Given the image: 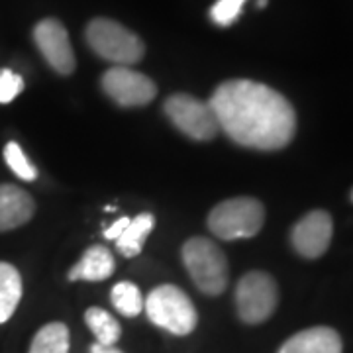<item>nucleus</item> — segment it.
Here are the masks:
<instances>
[{
    "label": "nucleus",
    "instance_id": "1",
    "mask_svg": "<svg viewBox=\"0 0 353 353\" xmlns=\"http://www.w3.org/2000/svg\"><path fill=\"white\" fill-rule=\"evenodd\" d=\"M218 126L243 148L275 152L294 138L296 116L290 102L275 88L248 79L226 81L208 102Z\"/></svg>",
    "mask_w": 353,
    "mask_h": 353
},
{
    "label": "nucleus",
    "instance_id": "2",
    "mask_svg": "<svg viewBox=\"0 0 353 353\" xmlns=\"http://www.w3.org/2000/svg\"><path fill=\"white\" fill-rule=\"evenodd\" d=\"M145 314L155 326L167 330L175 336H189L196 328L199 316L194 304L185 290L175 285H161L153 289L145 303Z\"/></svg>",
    "mask_w": 353,
    "mask_h": 353
},
{
    "label": "nucleus",
    "instance_id": "3",
    "mask_svg": "<svg viewBox=\"0 0 353 353\" xmlns=\"http://www.w3.org/2000/svg\"><path fill=\"white\" fill-rule=\"evenodd\" d=\"M183 263L190 279L204 294L216 296L228 287L226 255L214 241L192 238L183 245Z\"/></svg>",
    "mask_w": 353,
    "mask_h": 353
},
{
    "label": "nucleus",
    "instance_id": "4",
    "mask_svg": "<svg viewBox=\"0 0 353 353\" xmlns=\"http://www.w3.org/2000/svg\"><path fill=\"white\" fill-rule=\"evenodd\" d=\"M87 41L102 59L122 67L138 63L145 51L143 41L134 32L108 18H97L87 26Z\"/></svg>",
    "mask_w": 353,
    "mask_h": 353
},
{
    "label": "nucleus",
    "instance_id": "5",
    "mask_svg": "<svg viewBox=\"0 0 353 353\" xmlns=\"http://www.w3.org/2000/svg\"><path fill=\"white\" fill-rule=\"evenodd\" d=\"M265 220L263 204L257 199L238 196L220 202L208 214L210 232L222 240H241L253 238Z\"/></svg>",
    "mask_w": 353,
    "mask_h": 353
},
{
    "label": "nucleus",
    "instance_id": "6",
    "mask_svg": "<svg viewBox=\"0 0 353 353\" xmlns=\"http://www.w3.org/2000/svg\"><path fill=\"white\" fill-rule=\"evenodd\" d=\"M279 289L275 279L263 271L243 275L236 287V308L245 324H261L275 312Z\"/></svg>",
    "mask_w": 353,
    "mask_h": 353
},
{
    "label": "nucleus",
    "instance_id": "7",
    "mask_svg": "<svg viewBox=\"0 0 353 353\" xmlns=\"http://www.w3.org/2000/svg\"><path fill=\"white\" fill-rule=\"evenodd\" d=\"M165 114L185 136L199 141H208L218 134V120L210 104L199 101L190 94L176 92L165 101Z\"/></svg>",
    "mask_w": 353,
    "mask_h": 353
},
{
    "label": "nucleus",
    "instance_id": "8",
    "mask_svg": "<svg viewBox=\"0 0 353 353\" xmlns=\"http://www.w3.org/2000/svg\"><path fill=\"white\" fill-rule=\"evenodd\" d=\"M101 83L104 92L120 106H143L150 104L157 94V87L150 77L122 65L108 69L102 75Z\"/></svg>",
    "mask_w": 353,
    "mask_h": 353
},
{
    "label": "nucleus",
    "instance_id": "9",
    "mask_svg": "<svg viewBox=\"0 0 353 353\" xmlns=\"http://www.w3.org/2000/svg\"><path fill=\"white\" fill-rule=\"evenodd\" d=\"M34 41L41 51V55L46 57V61L59 75H71L75 71V51L71 48L65 26L59 20L55 18L41 20L34 28Z\"/></svg>",
    "mask_w": 353,
    "mask_h": 353
},
{
    "label": "nucleus",
    "instance_id": "10",
    "mask_svg": "<svg viewBox=\"0 0 353 353\" xmlns=\"http://www.w3.org/2000/svg\"><path fill=\"white\" fill-rule=\"evenodd\" d=\"M332 234H334L332 216L324 210H314V212L303 216L294 224L290 241H292L294 250L303 257L316 259V257L324 255L330 248Z\"/></svg>",
    "mask_w": 353,
    "mask_h": 353
},
{
    "label": "nucleus",
    "instance_id": "11",
    "mask_svg": "<svg viewBox=\"0 0 353 353\" xmlns=\"http://www.w3.org/2000/svg\"><path fill=\"white\" fill-rule=\"evenodd\" d=\"M340 334L328 326H314L294 334L281 345L279 353H341Z\"/></svg>",
    "mask_w": 353,
    "mask_h": 353
},
{
    "label": "nucleus",
    "instance_id": "12",
    "mask_svg": "<svg viewBox=\"0 0 353 353\" xmlns=\"http://www.w3.org/2000/svg\"><path fill=\"white\" fill-rule=\"evenodd\" d=\"M36 204L20 187L0 185V232L24 226L34 216Z\"/></svg>",
    "mask_w": 353,
    "mask_h": 353
},
{
    "label": "nucleus",
    "instance_id": "13",
    "mask_svg": "<svg viewBox=\"0 0 353 353\" xmlns=\"http://www.w3.org/2000/svg\"><path fill=\"white\" fill-rule=\"evenodd\" d=\"M116 261L104 245L88 248L81 261L69 271V281H104L114 273Z\"/></svg>",
    "mask_w": 353,
    "mask_h": 353
},
{
    "label": "nucleus",
    "instance_id": "14",
    "mask_svg": "<svg viewBox=\"0 0 353 353\" xmlns=\"http://www.w3.org/2000/svg\"><path fill=\"white\" fill-rule=\"evenodd\" d=\"M22 301V277L14 265L0 261V324L8 322Z\"/></svg>",
    "mask_w": 353,
    "mask_h": 353
},
{
    "label": "nucleus",
    "instance_id": "15",
    "mask_svg": "<svg viewBox=\"0 0 353 353\" xmlns=\"http://www.w3.org/2000/svg\"><path fill=\"white\" fill-rule=\"evenodd\" d=\"M155 226V218L153 214H139L130 220L128 228L122 232V236L116 240V248L124 257H136L141 252L143 241L148 240V236L152 234Z\"/></svg>",
    "mask_w": 353,
    "mask_h": 353
},
{
    "label": "nucleus",
    "instance_id": "16",
    "mask_svg": "<svg viewBox=\"0 0 353 353\" xmlns=\"http://www.w3.org/2000/svg\"><path fill=\"white\" fill-rule=\"evenodd\" d=\"M30 353H69V328L61 322H51L38 330Z\"/></svg>",
    "mask_w": 353,
    "mask_h": 353
},
{
    "label": "nucleus",
    "instance_id": "17",
    "mask_svg": "<svg viewBox=\"0 0 353 353\" xmlns=\"http://www.w3.org/2000/svg\"><path fill=\"white\" fill-rule=\"evenodd\" d=\"M85 322L88 330L94 334L97 343H102V345H114L122 336V328L118 320L104 308H97V306L88 308L85 312Z\"/></svg>",
    "mask_w": 353,
    "mask_h": 353
},
{
    "label": "nucleus",
    "instance_id": "18",
    "mask_svg": "<svg viewBox=\"0 0 353 353\" xmlns=\"http://www.w3.org/2000/svg\"><path fill=\"white\" fill-rule=\"evenodd\" d=\"M110 301H112L114 308L122 316H128V318L141 314V310H143L141 292L134 283H128V281L114 285L112 292H110Z\"/></svg>",
    "mask_w": 353,
    "mask_h": 353
},
{
    "label": "nucleus",
    "instance_id": "19",
    "mask_svg": "<svg viewBox=\"0 0 353 353\" xmlns=\"http://www.w3.org/2000/svg\"><path fill=\"white\" fill-rule=\"evenodd\" d=\"M4 159H6L8 167L12 169L14 175L20 176L22 181H36L38 169L28 161L24 150L16 141L6 143V148H4Z\"/></svg>",
    "mask_w": 353,
    "mask_h": 353
},
{
    "label": "nucleus",
    "instance_id": "20",
    "mask_svg": "<svg viewBox=\"0 0 353 353\" xmlns=\"http://www.w3.org/2000/svg\"><path fill=\"white\" fill-rule=\"evenodd\" d=\"M243 4L245 0H218L210 10V18L218 26H232L240 18Z\"/></svg>",
    "mask_w": 353,
    "mask_h": 353
},
{
    "label": "nucleus",
    "instance_id": "21",
    "mask_svg": "<svg viewBox=\"0 0 353 353\" xmlns=\"http://www.w3.org/2000/svg\"><path fill=\"white\" fill-rule=\"evenodd\" d=\"M24 90V79L10 69L0 71V104L12 102Z\"/></svg>",
    "mask_w": 353,
    "mask_h": 353
},
{
    "label": "nucleus",
    "instance_id": "22",
    "mask_svg": "<svg viewBox=\"0 0 353 353\" xmlns=\"http://www.w3.org/2000/svg\"><path fill=\"white\" fill-rule=\"evenodd\" d=\"M130 220H132V218H128V216H122V218H118V220H116L114 224H110V226L104 230V238H106V240H110V241L118 240V238L122 236V232H124V230L128 228V224H130Z\"/></svg>",
    "mask_w": 353,
    "mask_h": 353
},
{
    "label": "nucleus",
    "instance_id": "23",
    "mask_svg": "<svg viewBox=\"0 0 353 353\" xmlns=\"http://www.w3.org/2000/svg\"><path fill=\"white\" fill-rule=\"evenodd\" d=\"M90 353H122L116 345H102V343H92Z\"/></svg>",
    "mask_w": 353,
    "mask_h": 353
},
{
    "label": "nucleus",
    "instance_id": "24",
    "mask_svg": "<svg viewBox=\"0 0 353 353\" xmlns=\"http://www.w3.org/2000/svg\"><path fill=\"white\" fill-rule=\"evenodd\" d=\"M257 4H259V8H265V6H267V0H259Z\"/></svg>",
    "mask_w": 353,
    "mask_h": 353
},
{
    "label": "nucleus",
    "instance_id": "25",
    "mask_svg": "<svg viewBox=\"0 0 353 353\" xmlns=\"http://www.w3.org/2000/svg\"><path fill=\"white\" fill-rule=\"evenodd\" d=\"M352 201H353V190H352Z\"/></svg>",
    "mask_w": 353,
    "mask_h": 353
}]
</instances>
